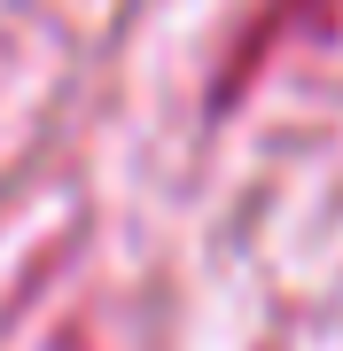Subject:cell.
<instances>
[{"mask_svg":"<svg viewBox=\"0 0 343 351\" xmlns=\"http://www.w3.org/2000/svg\"><path fill=\"white\" fill-rule=\"evenodd\" d=\"M343 16V0H257V16L242 24V39L227 47V63H218V86H211V110H234L242 94L266 78L289 47H305L312 32H328Z\"/></svg>","mask_w":343,"mask_h":351,"instance_id":"6da1fadb","label":"cell"}]
</instances>
